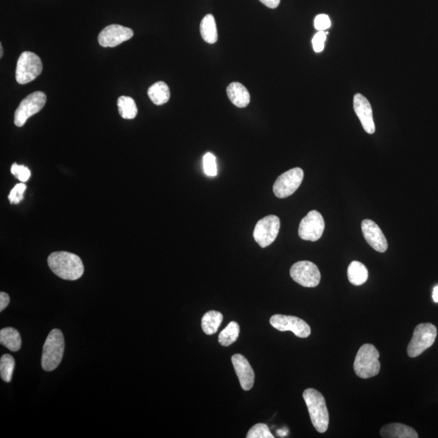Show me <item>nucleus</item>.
<instances>
[{"label":"nucleus","instance_id":"obj_10","mask_svg":"<svg viewBox=\"0 0 438 438\" xmlns=\"http://www.w3.org/2000/svg\"><path fill=\"white\" fill-rule=\"evenodd\" d=\"M290 275L295 282L304 287H315L320 284L321 273L314 263L308 261L296 262L291 267Z\"/></svg>","mask_w":438,"mask_h":438},{"label":"nucleus","instance_id":"obj_5","mask_svg":"<svg viewBox=\"0 0 438 438\" xmlns=\"http://www.w3.org/2000/svg\"><path fill=\"white\" fill-rule=\"evenodd\" d=\"M437 335V328L432 324H419L415 328L413 339L408 346V355L409 357L412 358L417 357L424 351L430 348L435 344Z\"/></svg>","mask_w":438,"mask_h":438},{"label":"nucleus","instance_id":"obj_29","mask_svg":"<svg viewBox=\"0 0 438 438\" xmlns=\"http://www.w3.org/2000/svg\"><path fill=\"white\" fill-rule=\"evenodd\" d=\"M26 185L25 184H17L14 188L10 191V194L8 196V199L10 200L11 204H19L23 198H24V194L26 190Z\"/></svg>","mask_w":438,"mask_h":438},{"label":"nucleus","instance_id":"obj_36","mask_svg":"<svg viewBox=\"0 0 438 438\" xmlns=\"http://www.w3.org/2000/svg\"><path fill=\"white\" fill-rule=\"evenodd\" d=\"M0 52H1V54H0V57H3V49L1 45V47H0Z\"/></svg>","mask_w":438,"mask_h":438},{"label":"nucleus","instance_id":"obj_14","mask_svg":"<svg viewBox=\"0 0 438 438\" xmlns=\"http://www.w3.org/2000/svg\"><path fill=\"white\" fill-rule=\"evenodd\" d=\"M353 107L364 131L368 134H373L376 127L371 103L362 94H357L354 96Z\"/></svg>","mask_w":438,"mask_h":438},{"label":"nucleus","instance_id":"obj_30","mask_svg":"<svg viewBox=\"0 0 438 438\" xmlns=\"http://www.w3.org/2000/svg\"><path fill=\"white\" fill-rule=\"evenodd\" d=\"M11 172L13 176L23 182L28 180L31 176V172L28 167L18 165L17 163L12 164Z\"/></svg>","mask_w":438,"mask_h":438},{"label":"nucleus","instance_id":"obj_25","mask_svg":"<svg viewBox=\"0 0 438 438\" xmlns=\"http://www.w3.org/2000/svg\"><path fill=\"white\" fill-rule=\"evenodd\" d=\"M240 326L236 322H231L218 336V342L223 346H228L234 344L238 340Z\"/></svg>","mask_w":438,"mask_h":438},{"label":"nucleus","instance_id":"obj_26","mask_svg":"<svg viewBox=\"0 0 438 438\" xmlns=\"http://www.w3.org/2000/svg\"><path fill=\"white\" fill-rule=\"evenodd\" d=\"M15 365V359L11 355H3L0 359V375L4 382L9 383L12 381Z\"/></svg>","mask_w":438,"mask_h":438},{"label":"nucleus","instance_id":"obj_20","mask_svg":"<svg viewBox=\"0 0 438 438\" xmlns=\"http://www.w3.org/2000/svg\"><path fill=\"white\" fill-rule=\"evenodd\" d=\"M148 95L150 100L158 106L167 103L171 97L170 90L163 81H158L150 86L148 90Z\"/></svg>","mask_w":438,"mask_h":438},{"label":"nucleus","instance_id":"obj_12","mask_svg":"<svg viewBox=\"0 0 438 438\" xmlns=\"http://www.w3.org/2000/svg\"><path fill=\"white\" fill-rule=\"evenodd\" d=\"M324 230H325V221L322 214L318 211H313L301 220L299 236L304 240L314 242L321 239Z\"/></svg>","mask_w":438,"mask_h":438},{"label":"nucleus","instance_id":"obj_3","mask_svg":"<svg viewBox=\"0 0 438 438\" xmlns=\"http://www.w3.org/2000/svg\"><path fill=\"white\" fill-rule=\"evenodd\" d=\"M65 337L62 331L54 328L45 341L42 355V367L52 372L61 363L65 353Z\"/></svg>","mask_w":438,"mask_h":438},{"label":"nucleus","instance_id":"obj_7","mask_svg":"<svg viewBox=\"0 0 438 438\" xmlns=\"http://www.w3.org/2000/svg\"><path fill=\"white\" fill-rule=\"evenodd\" d=\"M47 103V96L43 92L36 91L23 99L15 112L14 123L16 126H24L31 116L39 113Z\"/></svg>","mask_w":438,"mask_h":438},{"label":"nucleus","instance_id":"obj_11","mask_svg":"<svg viewBox=\"0 0 438 438\" xmlns=\"http://www.w3.org/2000/svg\"><path fill=\"white\" fill-rule=\"evenodd\" d=\"M270 322L276 330L282 332L291 331L295 336L303 339L311 335V328L308 323L298 317L276 314L271 317Z\"/></svg>","mask_w":438,"mask_h":438},{"label":"nucleus","instance_id":"obj_17","mask_svg":"<svg viewBox=\"0 0 438 438\" xmlns=\"http://www.w3.org/2000/svg\"><path fill=\"white\" fill-rule=\"evenodd\" d=\"M381 436L385 438H417L419 437L414 428L399 423H392L382 427Z\"/></svg>","mask_w":438,"mask_h":438},{"label":"nucleus","instance_id":"obj_24","mask_svg":"<svg viewBox=\"0 0 438 438\" xmlns=\"http://www.w3.org/2000/svg\"><path fill=\"white\" fill-rule=\"evenodd\" d=\"M118 112L125 120H132L138 115V110L134 100L129 96H121L118 99Z\"/></svg>","mask_w":438,"mask_h":438},{"label":"nucleus","instance_id":"obj_21","mask_svg":"<svg viewBox=\"0 0 438 438\" xmlns=\"http://www.w3.org/2000/svg\"><path fill=\"white\" fill-rule=\"evenodd\" d=\"M200 34L205 42L216 43L218 41V31L216 19L212 14L205 16L200 26Z\"/></svg>","mask_w":438,"mask_h":438},{"label":"nucleus","instance_id":"obj_34","mask_svg":"<svg viewBox=\"0 0 438 438\" xmlns=\"http://www.w3.org/2000/svg\"><path fill=\"white\" fill-rule=\"evenodd\" d=\"M261 3L268 8L275 9L280 6L281 0H260Z\"/></svg>","mask_w":438,"mask_h":438},{"label":"nucleus","instance_id":"obj_22","mask_svg":"<svg viewBox=\"0 0 438 438\" xmlns=\"http://www.w3.org/2000/svg\"><path fill=\"white\" fill-rule=\"evenodd\" d=\"M348 280L351 284L360 286L368 280L367 268L362 262L354 261L349 264L348 269Z\"/></svg>","mask_w":438,"mask_h":438},{"label":"nucleus","instance_id":"obj_4","mask_svg":"<svg viewBox=\"0 0 438 438\" xmlns=\"http://www.w3.org/2000/svg\"><path fill=\"white\" fill-rule=\"evenodd\" d=\"M380 354L372 344H364L359 348L354 362V371L357 375L367 379L375 377L380 372Z\"/></svg>","mask_w":438,"mask_h":438},{"label":"nucleus","instance_id":"obj_32","mask_svg":"<svg viewBox=\"0 0 438 438\" xmlns=\"http://www.w3.org/2000/svg\"><path fill=\"white\" fill-rule=\"evenodd\" d=\"M331 26L330 17L326 14H320L314 20V27L318 31H325Z\"/></svg>","mask_w":438,"mask_h":438},{"label":"nucleus","instance_id":"obj_6","mask_svg":"<svg viewBox=\"0 0 438 438\" xmlns=\"http://www.w3.org/2000/svg\"><path fill=\"white\" fill-rule=\"evenodd\" d=\"M43 63L36 54L25 52L18 59L16 80L21 85H25L33 81L43 72Z\"/></svg>","mask_w":438,"mask_h":438},{"label":"nucleus","instance_id":"obj_31","mask_svg":"<svg viewBox=\"0 0 438 438\" xmlns=\"http://www.w3.org/2000/svg\"><path fill=\"white\" fill-rule=\"evenodd\" d=\"M328 32L318 31L313 39V47L315 52H322L325 48V42Z\"/></svg>","mask_w":438,"mask_h":438},{"label":"nucleus","instance_id":"obj_1","mask_svg":"<svg viewBox=\"0 0 438 438\" xmlns=\"http://www.w3.org/2000/svg\"><path fill=\"white\" fill-rule=\"evenodd\" d=\"M48 263L54 275L65 280L74 281L83 275L85 268L79 255L68 252H54Z\"/></svg>","mask_w":438,"mask_h":438},{"label":"nucleus","instance_id":"obj_33","mask_svg":"<svg viewBox=\"0 0 438 438\" xmlns=\"http://www.w3.org/2000/svg\"><path fill=\"white\" fill-rule=\"evenodd\" d=\"M9 303H10V298L6 292L2 291L0 293V312H3L8 307Z\"/></svg>","mask_w":438,"mask_h":438},{"label":"nucleus","instance_id":"obj_9","mask_svg":"<svg viewBox=\"0 0 438 438\" xmlns=\"http://www.w3.org/2000/svg\"><path fill=\"white\" fill-rule=\"evenodd\" d=\"M280 229V219L275 216H269L261 219L255 225L254 240L262 248H267L273 243Z\"/></svg>","mask_w":438,"mask_h":438},{"label":"nucleus","instance_id":"obj_27","mask_svg":"<svg viewBox=\"0 0 438 438\" xmlns=\"http://www.w3.org/2000/svg\"><path fill=\"white\" fill-rule=\"evenodd\" d=\"M247 438H273L275 436L272 435L266 424H257L250 428Z\"/></svg>","mask_w":438,"mask_h":438},{"label":"nucleus","instance_id":"obj_16","mask_svg":"<svg viewBox=\"0 0 438 438\" xmlns=\"http://www.w3.org/2000/svg\"><path fill=\"white\" fill-rule=\"evenodd\" d=\"M231 362L233 364L236 375L239 378L242 389L244 390L252 389L254 384L255 373L249 360L244 355L236 354L231 357Z\"/></svg>","mask_w":438,"mask_h":438},{"label":"nucleus","instance_id":"obj_8","mask_svg":"<svg viewBox=\"0 0 438 438\" xmlns=\"http://www.w3.org/2000/svg\"><path fill=\"white\" fill-rule=\"evenodd\" d=\"M303 179L302 169L299 167L291 169L278 178L273 187V194L278 198H289L299 189Z\"/></svg>","mask_w":438,"mask_h":438},{"label":"nucleus","instance_id":"obj_35","mask_svg":"<svg viewBox=\"0 0 438 438\" xmlns=\"http://www.w3.org/2000/svg\"><path fill=\"white\" fill-rule=\"evenodd\" d=\"M432 299L435 303H438V286H436L435 289H433Z\"/></svg>","mask_w":438,"mask_h":438},{"label":"nucleus","instance_id":"obj_15","mask_svg":"<svg viewBox=\"0 0 438 438\" xmlns=\"http://www.w3.org/2000/svg\"><path fill=\"white\" fill-rule=\"evenodd\" d=\"M362 229L364 239L377 252L385 253L388 249V243L381 228L371 219H365L362 223Z\"/></svg>","mask_w":438,"mask_h":438},{"label":"nucleus","instance_id":"obj_28","mask_svg":"<svg viewBox=\"0 0 438 438\" xmlns=\"http://www.w3.org/2000/svg\"><path fill=\"white\" fill-rule=\"evenodd\" d=\"M203 167L205 174L208 176H216L218 173L216 158L211 153L205 154Z\"/></svg>","mask_w":438,"mask_h":438},{"label":"nucleus","instance_id":"obj_19","mask_svg":"<svg viewBox=\"0 0 438 438\" xmlns=\"http://www.w3.org/2000/svg\"><path fill=\"white\" fill-rule=\"evenodd\" d=\"M0 343L13 353L21 348L22 340L20 333L16 328L6 327L0 331Z\"/></svg>","mask_w":438,"mask_h":438},{"label":"nucleus","instance_id":"obj_2","mask_svg":"<svg viewBox=\"0 0 438 438\" xmlns=\"http://www.w3.org/2000/svg\"><path fill=\"white\" fill-rule=\"evenodd\" d=\"M303 398L307 405L313 426L317 432H326L330 422V417L325 398L320 392L312 388L304 390Z\"/></svg>","mask_w":438,"mask_h":438},{"label":"nucleus","instance_id":"obj_18","mask_svg":"<svg viewBox=\"0 0 438 438\" xmlns=\"http://www.w3.org/2000/svg\"><path fill=\"white\" fill-rule=\"evenodd\" d=\"M228 98L237 107L244 108L250 103V94L245 86L239 82H232L227 89Z\"/></svg>","mask_w":438,"mask_h":438},{"label":"nucleus","instance_id":"obj_13","mask_svg":"<svg viewBox=\"0 0 438 438\" xmlns=\"http://www.w3.org/2000/svg\"><path fill=\"white\" fill-rule=\"evenodd\" d=\"M134 31L121 25H111L98 35V43L103 48H115L134 36Z\"/></svg>","mask_w":438,"mask_h":438},{"label":"nucleus","instance_id":"obj_23","mask_svg":"<svg viewBox=\"0 0 438 438\" xmlns=\"http://www.w3.org/2000/svg\"><path fill=\"white\" fill-rule=\"evenodd\" d=\"M223 320V315L220 312L209 311L202 319V328L205 335L216 334Z\"/></svg>","mask_w":438,"mask_h":438}]
</instances>
